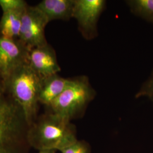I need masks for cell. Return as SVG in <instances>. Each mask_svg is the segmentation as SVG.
Instances as JSON below:
<instances>
[{"mask_svg": "<svg viewBox=\"0 0 153 153\" xmlns=\"http://www.w3.org/2000/svg\"><path fill=\"white\" fill-rule=\"evenodd\" d=\"M75 0H43L36 7L48 22L56 20L69 21L73 16Z\"/></svg>", "mask_w": 153, "mask_h": 153, "instance_id": "cell-10", "label": "cell"}, {"mask_svg": "<svg viewBox=\"0 0 153 153\" xmlns=\"http://www.w3.org/2000/svg\"><path fill=\"white\" fill-rule=\"evenodd\" d=\"M24 11L3 13L0 20V36L10 39H19Z\"/></svg>", "mask_w": 153, "mask_h": 153, "instance_id": "cell-11", "label": "cell"}, {"mask_svg": "<svg viewBox=\"0 0 153 153\" xmlns=\"http://www.w3.org/2000/svg\"><path fill=\"white\" fill-rule=\"evenodd\" d=\"M95 96L88 76H76L71 78L65 90L48 108L50 112L71 121L82 117Z\"/></svg>", "mask_w": 153, "mask_h": 153, "instance_id": "cell-4", "label": "cell"}, {"mask_svg": "<svg viewBox=\"0 0 153 153\" xmlns=\"http://www.w3.org/2000/svg\"><path fill=\"white\" fill-rule=\"evenodd\" d=\"M106 3L104 0H75L72 18L76 20L78 30L85 39L91 40L97 37L98 22Z\"/></svg>", "mask_w": 153, "mask_h": 153, "instance_id": "cell-5", "label": "cell"}, {"mask_svg": "<svg viewBox=\"0 0 153 153\" xmlns=\"http://www.w3.org/2000/svg\"><path fill=\"white\" fill-rule=\"evenodd\" d=\"M42 79L26 64L17 69L3 82L8 93L21 107L30 126L37 119Z\"/></svg>", "mask_w": 153, "mask_h": 153, "instance_id": "cell-3", "label": "cell"}, {"mask_svg": "<svg viewBox=\"0 0 153 153\" xmlns=\"http://www.w3.org/2000/svg\"><path fill=\"white\" fill-rule=\"evenodd\" d=\"M126 4L132 14L153 24V0H128Z\"/></svg>", "mask_w": 153, "mask_h": 153, "instance_id": "cell-12", "label": "cell"}, {"mask_svg": "<svg viewBox=\"0 0 153 153\" xmlns=\"http://www.w3.org/2000/svg\"><path fill=\"white\" fill-rule=\"evenodd\" d=\"M71 78H65L58 74L43 78L39 93V103L48 107L65 90Z\"/></svg>", "mask_w": 153, "mask_h": 153, "instance_id": "cell-9", "label": "cell"}, {"mask_svg": "<svg viewBox=\"0 0 153 153\" xmlns=\"http://www.w3.org/2000/svg\"><path fill=\"white\" fill-rule=\"evenodd\" d=\"M150 99L152 100V102L153 103V98H150Z\"/></svg>", "mask_w": 153, "mask_h": 153, "instance_id": "cell-17", "label": "cell"}, {"mask_svg": "<svg viewBox=\"0 0 153 153\" xmlns=\"http://www.w3.org/2000/svg\"><path fill=\"white\" fill-rule=\"evenodd\" d=\"M28 52L19 39L0 36V80L5 81L17 69L28 64Z\"/></svg>", "mask_w": 153, "mask_h": 153, "instance_id": "cell-7", "label": "cell"}, {"mask_svg": "<svg viewBox=\"0 0 153 153\" xmlns=\"http://www.w3.org/2000/svg\"><path fill=\"white\" fill-rule=\"evenodd\" d=\"M28 126L21 107L0 80V153H29Z\"/></svg>", "mask_w": 153, "mask_h": 153, "instance_id": "cell-1", "label": "cell"}, {"mask_svg": "<svg viewBox=\"0 0 153 153\" xmlns=\"http://www.w3.org/2000/svg\"><path fill=\"white\" fill-rule=\"evenodd\" d=\"M27 6V3L23 0H0V7L3 13L23 11Z\"/></svg>", "mask_w": 153, "mask_h": 153, "instance_id": "cell-13", "label": "cell"}, {"mask_svg": "<svg viewBox=\"0 0 153 153\" xmlns=\"http://www.w3.org/2000/svg\"><path fill=\"white\" fill-rule=\"evenodd\" d=\"M48 23L36 6L28 5L22 16L19 40L28 50L48 44L45 29Z\"/></svg>", "mask_w": 153, "mask_h": 153, "instance_id": "cell-6", "label": "cell"}, {"mask_svg": "<svg viewBox=\"0 0 153 153\" xmlns=\"http://www.w3.org/2000/svg\"><path fill=\"white\" fill-rule=\"evenodd\" d=\"M28 64L42 78L61 71L55 49L48 43L29 50Z\"/></svg>", "mask_w": 153, "mask_h": 153, "instance_id": "cell-8", "label": "cell"}, {"mask_svg": "<svg viewBox=\"0 0 153 153\" xmlns=\"http://www.w3.org/2000/svg\"><path fill=\"white\" fill-rule=\"evenodd\" d=\"M28 140L31 148L39 151H60L78 140L76 128L71 121L49 111L37 118L30 126Z\"/></svg>", "mask_w": 153, "mask_h": 153, "instance_id": "cell-2", "label": "cell"}, {"mask_svg": "<svg viewBox=\"0 0 153 153\" xmlns=\"http://www.w3.org/2000/svg\"><path fill=\"white\" fill-rule=\"evenodd\" d=\"M142 97H147L150 99L153 98V71L136 95V98Z\"/></svg>", "mask_w": 153, "mask_h": 153, "instance_id": "cell-15", "label": "cell"}, {"mask_svg": "<svg viewBox=\"0 0 153 153\" xmlns=\"http://www.w3.org/2000/svg\"><path fill=\"white\" fill-rule=\"evenodd\" d=\"M60 151L61 153H90V148L87 143L78 140Z\"/></svg>", "mask_w": 153, "mask_h": 153, "instance_id": "cell-14", "label": "cell"}, {"mask_svg": "<svg viewBox=\"0 0 153 153\" xmlns=\"http://www.w3.org/2000/svg\"><path fill=\"white\" fill-rule=\"evenodd\" d=\"M57 150L53 149H46L40 150L38 153H56Z\"/></svg>", "mask_w": 153, "mask_h": 153, "instance_id": "cell-16", "label": "cell"}]
</instances>
